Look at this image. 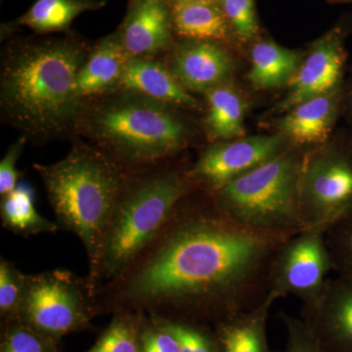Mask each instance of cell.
<instances>
[{
    "mask_svg": "<svg viewBox=\"0 0 352 352\" xmlns=\"http://www.w3.org/2000/svg\"><path fill=\"white\" fill-rule=\"evenodd\" d=\"M292 236L240 226L210 194L192 192L138 256L95 289V317L133 311L214 328L265 300Z\"/></svg>",
    "mask_w": 352,
    "mask_h": 352,
    "instance_id": "obj_1",
    "label": "cell"
},
{
    "mask_svg": "<svg viewBox=\"0 0 352 352\" xmlns=\"http://www.w3.org/2000/svg\"><path fill=\"white\" fill-rule=\"evenodd\" d=\"M91 46L73 32L7 41L0 55L2 122L34 145L73 140L76 82Z\"/></svg>",
    "mask_w": 352,
    "mask_h": 352,
    "instance_id": "obj_2",
    "label": "cell"
},
{
    "mask_svg": "<svg viewBox=\"0 0 352 352\" xmlns=\"http://www.w3.org/2000/svg\"><path fill=\"white\" fill-rule=\"evenodd\" d=\"M185 111L117 90L80 104L74 139L94 146L124 170L179 157L196 139Z\"/></svg>",
    "mask_w": 352,
    "mask_h": 352,
    "instance_id": "obj_3",
    "label": "cell"
},
{
    "mask_svg": "<svg viewBox=\"0 0 352 352\" xmlns=\"http://www.w3.org/2000/svg\"><path fill=\"white\" fill-rule=\"evenodd\" d=\"M32 168L41 176L60 230L75 234L85 245L89 282L129 170L80 138L72 140L71 150L59 162Z\"/></svg>",
    "mask_w": 352,
    "mask_h": 352,
    "instance_id": "obj_4",
    "label": "cell"
},
{
    "mask_svg": "<svg viewBox=\"0 0 352 352\" xmlns=\"http://www.w3.org/2000/svg\"><path fill=\"white\" fill-rule=\"evenodd\" d=\"M191 164L182 157L127 171L107 227L92 292L117 277L160 232L176 206L197 191L190 180Z\"/></svg>",
    "mask_w": 352,
    "mask_h": 352,
    "instance_id": "obj_5",
    "label": "cell"
},
{
    "mask_svg": "<svg viewBox=\"0 0 352 352\" xmlns=\"http://www.w3.org/2000/svg\"><path fill=\"white\" fill-rule=\"evenodd\" d=\"M307 150L291 145L210 196L240 226L259 232L295 235L303 230L298 187Z\"/></svg>",
    "mask_w": 352,
    "mask_h": 352,
    "instance_id": "obj_6",
    "label": "cell"
},
{
    "mask_svg": "<svg viewBox=\"0 0 352 352\" xmlns=\"http://www.w3.org/2000/svg\"><path fill=\"white\" fill-rule=\"evenodd\" d=\"M298 200L303 229L326 231L352 217V129L335 132L324 144L307 150Z\"/></svg>",
    "mask_w": 352,
    "mask_h": 352,
    "instance_id": "obj_7",
    "label": "cell"
},
{
    "mask_svg": "<svg viewBox=\"0 0 352 352\" xmlns=\"http://www.w3.org/2000/svg\"><path fill=\"white\" fill-rule=\"evenodd\" d=\"M94 292L87 278L53 270L27 274L18 320L59 342L69 333L92 328Z\"/></svg>",
    "mask_w": 352,
    "mask_h": 352,
    "instance_id": "obj_8",
    "label": "cell"
},
{
    "mask_svg": "<svg viewBox=\"0 0 352 352\" xmlns=\"http://www.w3.org/2000/svg\"><path fill=\"white\" fill-rule=\"evenodd\" d=\"M330 271L325 231L303 229L289 238L278 252L267 298L276 302L295 296L303 305H309L321 295Z\"/></svg>",
    "mask_w": 352,
    "mask_h": 352,
    "instance_id": "obj_9",
    "label": "cell"
},
{
    "mask_svg": "<svg viewBox=\"0 0 352 352\" xmlns=\"http://www.w3.org/2000/svg\"><path fill=\"white\" fill-rule=\"evenodd\" d=\"M289 146V141L280 133L210 143L190 166L189 178L197 191L215 193Z\"/></svg>",
    "mask_w": 352,
    "mask_h": 352,
    "instance_id": "obj_10",
    "label": "cell"
},
{
    "mask_svg": "<svg viewBox=\"0 0 352 352\" xmlns=\"http://www.w3.org/2000/svg\"><path fill=\"white\" fill-rule=\"evenodd\" d=\"M346 34L338 28L312 46L288 85V94L277 106L287 112L298 104L330 94L344 85L347 52Z\"/></svg>",
    "mask_w": 352,
    "mask_h": 352,
    "instance_id": "obj_11",
    "label": "cell"
},
{
    "mask_svg": "<svg viewBox=\"0 0 352 352\" xmlns=\"http://www.w3.org/2000/svg\"><path fill=\"white\" fill-rule=\"evenodd\" d=\"M302 318L323 352H352V280L329 278L318 298L302 305Z\"/></svg>",
    "mask_w": 352,
    "mask_h": 352,
    "instance_id": "obj_12",
    "label": "cell"
},
{
    "mask_svg": "<svg viewBox=\"0 0 352 352\" xmlns=\"http://www.w3.org/2000/svg\"><path fill=\"white\" fill-rule=\"evenodd\" d=\"M190 92H207L227 82L235 69L231 53L219 41L186 39L171 48L164 62Z\"/></svg>",
    "mask_w": 352,
    "mask_h": 352,
    "instance_id": "obj_13",
    "label": "cell"
},
{
    "mask_svg": "<svg viewBox=\"0 0 352 352\" xmlns=\"http://www.w3.org/2000/svg\"><path fill=\"white\" fill-rule=\"evenodd\" d=\"M173 12L168 0H131L117 32L132 58H157L173 44Z\"/></svg>",
    "mask_w": 352,
    "mask_h": 352,
    "instance_id": "obj_14",
    "label": "cell"
},
{
    "mask_svg": "<svg viewBox=\"0 0 352 352\" xmlns=\"http://www.w3.org/2000/svg\"><path fill=\"white\" fill-rule=\"evenodd\" d=\"M344 85L330 94L314 97L285 112L278 122V133L289 144L311 149L324 144L335 132L336 124L342 115Z\"/></svg>",
    "mask_w": 352,
    "mask_h": 352,
    "instance_id": "obj_15",
    "label": "cell"
},
{
    "mask_svg": "<svg viewBox=\"0 0 352 352\" xmlns=\"http://www.w3.org/2000/svg\"><path fill=\"white\" fill-rule=\"evenodd\" d=\"M131 58L117 32L92 44L78 76L76 92L80 104L119 90Z\"/></svg>",
    "mask_w": 352,
    "mask_h": 352,
    "instance_id": "obj_16",
    "label": "cell"
},
{
    "mask_svg": "<svg viewBox=\"0 0 352 352\" xmlns=\"http://www.w3.org/2000/svg\"><path fill=\"white\" fill-rule=\"evenodd\" d=\"M120 89L135 92L185 112L204 109L200 100L183 87L166 65L157 58H131Z\"/></svg>",
    "mask_w": 352,
    "mask_h": 352,
    "instance_id": "obj_17",
    "label": "cell"
},
{
    "mask_svg": "<svg viewBox=\"0 0 352 352\" xmlns=\"http://www.w3.org/2000/svg\"><path fill=\"white\" fill-rule=\"evenodd\" d=\"M204 94L203 126L210 143L245 138V104L237 89L224 82Z\"/></svg>",
    "mask_w": 352,
    "mask_h": 352,
    "instance_id": "obj_18",
    "label": "cell"
},
{
    "mask_svg": "<svg viewBox=\"0 0 352 352\" xmlns=\"http://www.w3.org/2000/svg\"><path fill=\"white\" fill-rule=\"evenodd\" d=\"M274 302L266 296L258 307L215 325L219 352H271L266 327Z\"/></svg>",
    "mask_w": 352,
    "mask_h": 352,
    "instance_id": "obj_19",
    "label": "cell"
},
{
    "mask_svg": "<svg viewBox=\"0 0 352 352\" xmlns=\"http://www.w3.org/2000/svg\"><path fill=\"white\" fill-rule=\"evenodd\" d=\"M173 28L185 39L224 43L229 23L217 0L178 2L171 6Z\"/></svg>",
    "mask_w": 352,
    "mask_h": 352,
    "instance_id": "obj_20",
    "label": "cell"
},
{
    "mask_svg": "<svg viewBox=\"0 0 352 352\" xmlns=\"http://www.w3.org/2000/svg\"><path fill=\"white\" fill-rule=\"evenodd\" d=\"M302 61L298 51L287 50L272 41L252 46L248 78L258 89H275L288 85Z\"/></svg>",
    "mask_w": 352,
    "mask_h": 352,
    "instance_id": "obj_21",
    "label": "cell"
},
{
    "mask_svg": "<svg viewBox=\"0 0 352 352\" xmlns=\"http://www.w3.org/2000/svg\"><path fill=\"white\" fill-rule=\"evenodd\" d=\"M106 4L104 0H36L13 25L29 28L38 36L69 34L80 14L99 10Z\"/></svg>",
    "mask_w": 352,
    "mask_h": 352,
    "instance_id": "obj_22",
    "label": "cell"
},
{
    "mask_svg": "<svg viewBox=\"0 0 352 352\" xmlns=\"http://www.w3.org/2000/svg\"><path fill=\"white\" fill-rule=\"evenodd\" d=\"M0 219L3 228L25 238L60 230L56 222L39 214L36 208V191L25 180H20L10 193L0 197Z\"/></svg>",
    "mask_w": 352,
    "mask_h": 352,
    "instance_id": "obj_23",
    "label": "cell"
},
{
    "mask_svg": "<svg viewBox=\"0 0 352 352\" xmlns=\"http://www.w3.org/2000/svg\"><path fill=\"white\" fill-rule=\"evenodd\" d=\"M87 352H140L142 314L119 311Z\"/></svg>",
    "mask_w": 352,
    "mask_h": 352,
    "instance_id": "obj_24",
    "label": "cell"
},
{
    "mask_svg": "<svg viewBox=\"0 0 352 352\" xmlns=\"http://www.w3.org/2000/svg\"><path fill=\"white\" fill-rule=\"evenodd\" d=\"M148 316L157 327L163 329L175 338L180 352H219L212 327L150 315Z\"/></svg>",
    "mask_w": 352,
    "mask_h": 352,
    "instance_id": "obj_25",
    "label": "cell"
},
{
    "mask_svg": "<svg viewBox=\"0 0 352 352\" xmlns=\"http://www.w3.org/2000/svg\"><path fill=\"white\" fill-rule=\"evenodd\" d=\"M58 344L18 319L1 324L0 352H60Z\"/></svg>",
    "mask_w": 352,
    "mask_h": 352,
    "instance_id": "obj_26",
    "label": "cell"
},
{
    "mask_svg": "<svg viewBox=\"0 0 352 352\" xmlns=\"http://www.w3.org/2000/svg\"><path fill=\"white\" fill-rule=\"evenodd\" d=\"M27 274L15 263L0 259V323L17 319Z\"/></svg>",
    "mask_w": 352,
    "mask_h": 352,
    "instance_id": "obj_27",
    "label": "cell"
},
{
    "mask_svg": "<svg viewBox=\"0 0 352 352\" xmlns=\"http://www.w3.org/2000/svg\"><path fill=\"white\" fill-rule=\"evenodd\" d=\"M325 241L333 272L352 280V217L329 227Z\"/></svg>",
    "mask_w": 352,
    "mask_h": 352,
    "instance_id": "obj_28",
    "label": "cell"
},
{
    "mask_svg": "<svg viewBox=\"0 0 352 352\" xmlns=\"http://www.w3.org/2000/svg\"><path fill=\"white\" fill-rule=\"evenodd\" d=\"M229 25L242 39H251L258 34L254 0H217Z\"/></svg>",
    "mask_w": 352,
    "mask_h": 352,
    "instance_id": "obj_29",
    "label": "cell"
},
{
    "mask_svg": "<svg viewBox=\"0 0 352 352\" xmlns=\"http://www.w3.org/2000/svg\"><path fill=\"white\" fill-rule=\"evenodd\" d=\"M279 317L287 331L286 346L281 352H323L302 317L298 318L284 312Z\"/></svg>",
    "mask_w": 352,
    "mask_h": 352,
    "instance_id": "obj_30",
    "label": "cell"
},
{
    "mask_svg": "<svg viewBox=\"0 0 352 352\" xmlns=\"http://www.w3.org/2000/svg\"><path fill=\"white\" fill-rule=\"evenodd\" d=\"M140 352H180L175 338L142 314L140 331Z\"/></svg>",
    "mask_w": 352,
    "mask_h": 352,
    "instance_id": "obj_31",
    "label": "cell"
},
{
    "mask_svg": "<svg viewBox=\"0 0 352 352\" xmlns=\"http://www.w3.org/2000/svg\"><path fill=\"white\" fill-rule=\"evenodd\" d=\"M28 143L27 138L20 135L2 157L0 162V197L10 193L19 183L21 173L16 168V164Z\"/></svg>",
    "mask_w": 352,
    "mask_h": 352,
    "instance_id": "obj_32",
    "label": "cell"
},
{
    "mask_svg": "<svg viewBox=\"0 0 352 352\" xmlns=\"http://www.w3.org/2000/svg\"><path fill=\"white\" fill-rule=\"evenodd\" d=\"M342 116L346 117L347 122L352 126V76L351 80L344 83V105H342Z\"/></svg>",
    "mask_w": 352,
    "mask_h": 352,
    "instance_id": "obj_33",
    "label": "cell"
},
{
    "mask_svg": "<svg viewBox=\"0 0 352 352\" xmlns=\"http://www.w3.org/2000/svg\"><path fill=\"white\" fill-rule=\"evenodd\" d=\"M335 1H338V2H352V0H335Z\"/></svg>",
    "mask_w": 352,
    "mask_h": 352,
    "instance_id": "obj_34",
    "label": "cell"
}]
</instances>
